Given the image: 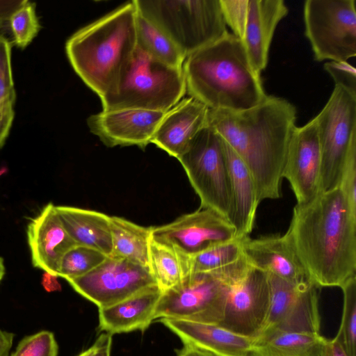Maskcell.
<instances>
[{
  "label": "cell",
  "instance_id": "cell-1",
  "mask_svg": "<svg viewBox=\"0 0 356 356\" xmlns=\"http://www.w3.org/2000/svg\"><path fill=\"white\" fill-rule=\"evenodd\" d=\"M283 236L317 287L356 275V211L339 186L296 204Z\"/></svg>",
  "mask_w": 356,
  "mask_h": 356
},
{
  "label": "cell",
  "instance_id": "cell-2",
  "mask_svg": "<svg viewBox=\"0 0 356 356\" xmlns=\"http://www.w3.org/2000/svg\"><path fill=\"white\" fill-rule=\"evenodd\" d=\"M296 120V107L286 99L273 95L243 111L209 108L207 124L245 163L259 202L281 197L282 174L297 127Z\"/></svg>",
  "mask_w": 356,
  "mask_h": 356
},
{
  "label": "cell",
  "instance_id": "cell-3",
  "mask_svg": "<svg viewBox=\"0 0 356 356\" xmlns=\"http://www.w3.org/2000/svg\"><path fill=\"white\" fill-rule=\"evenodd\" d=\"M182 69L186 92L209 109L243 111L267 97L261 74L232 33L187 56Z\"/></svg>",
  "mask_w": 356,
  "mask_h": 356
},
{
  "label": "cell",
  "instance_id": "cell-4",
  "mask_svg": "<svg viewBox=\"0 0 356 356\" xmlns=\"http://www.w3.org/2000/svg\"><path fill=\"white\" fill-rule=\"evenodd\" d=\"M137 7L127 1L81 28L66 42L73 70L99 97L112 91L137 48Z\"/></svg>",
  "mask_w": 356,
  "mask_h": 356
},
{
  "label": "cell",
  "instance_id": "cell-5",
  "mask_svg": "<svg viewBox=\"0 0 356 356\" xmlns=\"http://www.w3.org/2000/svg\"><path fill=\"white\" fill-rule=\"evenodd\" d=\"M186 93L182 67L165 65L138 45L116 87L100 97L103 111L140 109L167 112Z\"/></svg>",
  "mask_w": 356,
  "mask_h": 356
},
{
  "label": "cell",
  "instance_id": "cell-6",
  "mask_svg": "<svg viewBox=\"0 0 356 356\" xmlns=\"http://www.w3.org/2000/svg\"><path fill=\"white\" fill-rule=\"evenodd\" d=\"M138 12L186 56L229 32L220 0H134Z\"/></svg>",
  "mask_w": 356,
  "mask_h": 356
},
{
  "label": "cell",
  "instance_id": "cell-7",
  "mask_svg": "<svg viewBox=\"0 0 356 356\" xmlns=\"http://www.w3.org/2000/svg\"><path fill=\"white\" fill-rule=\"evenodd\" d=\"M316 120L321 151L320 192L339 186L348 158L356 154V89L334 85Z\"/></svg>",
  "mask_w": 356,
  "mask_h": 356
},
{
  "label": "cell",
  "instance_id": "cell-8",
  "mask_svg": "<svg viewBox=\"0 0 356 356\" xmlns=\"http://www.w3.org/2000/svg\"><path fill=\"white\" fill-rule=\"evenodd\" d=\"M177 159L200 197V208L212 209L230 221L231 188L221 136L207 124Z\"/></svg>",
  "mask_w": 356,
  "mask_h": 356
},
{
  "label": "cell",
  "instance_id": "cell-9",
  "mask_svg": "<svg viewBox=\"0 0 356 356\" xmlns=\"http://www.w3.org/2000/svg\"><path fill=\"white\" fill-rule=\"evenodd\" d=\"M305 35L318 62H347L356 55L355 0H307Z\"/></svg>",
  "mask_w": 356,
  "mask_h": 356
},
{
  "label": "cell",
  "instance_id": "cell-10",
  "mask_svg": "<svg viewBox=\"0 0 356 356\" xmlns=\"http://www.w3.org/2000/svg\"><path fill=\"white\" fill-rule=\"evenodd\" d=\"M228 291L221 268L189 273L179 285L163 292L154 318L218 325L224 317Z\"/></svg>",
  "mask_w": 356,
  "mask_h": 356
},
{
  "label": "cell",
  "instance_id": "cell-11",
  "mask_svg": "<svg viewBox=\"0 0 356 356\" xmlns=\"http://www.w3.org/2000/svg\"><path fill=\"white\" fill-rule=\"evenodd\" d=\"M229 291L222 321L218 325L255 339L265 324L270 305L266 273L243 258L229 273Z\"/></svg>",
  "mask_w": 356,
  "mask_h": 356
},
{
  "label": "cell",
  "instance_id": "cell-12",
  "mask_svg": "<svg viewBox=\"0 0 356 356\" xmlns=\"http://www.w3.org/2000/svg\"><path fill=\"white\" fill-rule=\"evenodd\" d=\"M227 25L257 72L266 67L275 31L289 10L283 0H220Z\"/></svg>",
  "mask_w": 356,
  "mask_h": 356
},
{
  "label": "cell",
  "instance_id": "cell-13",
  "mask_svg": "<svg viewBox=\"0 0 356 356\" xmlns=\"http://www.w3.org/2000/svg\"><path fill=\"white\" fill-rule=\"evenodd\" d=\"M67 282L99 309L115 305L157 285L149 268L111 256L89 273Z\"/></svg>",
  "mask_w": 356,
  "mask_h": 356
},
{
  "label": "cell",
  "instance_id": "cell-14",
  "mask_svg": "<svg viewBox=\"0 0 356 356\" xmlns=\"http://www.w3.org/2000/svg\"><path fill=\"white\" fill-rule=\"evenodd\" d=\"M267 275L270 305L259 335L273 331L319 334L318 287L312 282L295 284Z\"/></svg>",
  "mask_w": 356,
  "mask_h": 356
},
{
  "label": "cell",
  "instance_id": "cell-15",
  "mask_svg": "<svg viewBox=\"0 0 356 356\" xmlns=\"http://www.w3.org/2000/svg\"><path fill=\"white\" fill-rule=\"evenodd\" d=\"M232 223L218 212L199 208L174 221L152 227V238L190 257L235 238Z\"/></svg>",
  "mask_w": 356,
  "mask_h": 356
},
{
  "label": "cell",
  "instance_id": "cell-16",
  "mask_svg": "<svg viewBox=\"0 0 356 356\" xmlns=\"http://www.w3.org/2000/svg\"><path fill=\"white\" fill-rule=\"evenodd\" d=\"M321 163L317 127L313 118L296 128L282 174L291 185L297 204L309 202L320 192Z\"/></svg>",
  "mask_w": 356,
  "mask_h": 356
},
{
  "label": "cell",
  "instance_id": "cell-17",
  "mask_svg": "<svg viewBox=\"0 0 356 356\" xmlns=\"http://www.w3.org/2000/svg\"><path fill=\"white\" fill-rule=\"evenodd\" d=\"M165 113L140 109L102 110L89 116L87 125L107 147L134 145L144 149L151 143Z\"/></svg>",
  "mask_w": 356,
  "mask_h": 356
},
{
  "label": "cell",
  "instance_id": "cell-18",
  "mask_svg": "<svg viewBox=\"0 0 356 356\" xmlns=\"http://www.w3.org/2000/svg\"><path fill=\"white\" fill-rule=\"evenodd\" d=\"M26 234L33 266L58 277L63 255L76 244L63 225L54 204L48 203L30 220Z\"/></svg>",
  "mask_w": 356,
  "mask_h": 356
},
{
  "label": "cell",
  "instance_id": "cell-19",
  "mask_svg": "<svg viewBox=\"0 0 356 356\" xmlns=\"http://www.w3.org/2000/svg\"><path fill=\"white\" fill-rule=\"evenodd\" d=\"M242 254L252 266L290 283L312 282L298 256L284 236L241 239Z\"/></svg>",
  "mask_w": 356,
  "mask_h": 356
},
{
  "label": "cell",
  "instance_id": "cell-20",
  "mask_svg": "<svg viewBox=\"0 0 356 356\" xmlns=\"http://www.w3.org/2000/svg\"><path fill=\"white\" fill-rule=\"evenodd\" d=\"M209 108L193 97L181 99L165 113L151 143L177 159L207 125Z\"/></svg>",
  "mask_w": 356,
  "mask_h": 356
},
{
  "label": "cell",
  "instance_id": "cell-21",
  "mask_svg": "<svg viewBox=\"0 0 356 356\" xmlns=\"http://www.w3.org/2000/svg\"><path fill=\"white\" fill-rule=\"evenodd\" d=\"M159 321L184 345L216 356H252L254 339L237 334L218 325L168 318H161Z\"/></svg>",
  "mask_w": 356,
  "mask_h": 356
},
{
  "label": "cell",
  "instance_id": "cell-22",
  "mask_svg": "<svg viewBox=\"0 0 356 356\" xmlns=\"http://www.w3.org/2000/svg\"><path fill=\"white\" fill-rule=\"evenodd\" d=\"M163 291L154 285L115 305L99 309V328L111 335L141 332L155 319L157 304Z\"/></svg>",
  "mask_w": 356,
  "mask_h": 356
},
{
  "label": "cell",
  "instance_id": "cell-23",
  "mask_svg": "<svg viewBox=\"0 0 356 356\" xmlns=\"http://www.w3.org/2000/svg\"><path fill=\"white\" fill-rule=\"evenodd\" d=\"M223 144L232 195L230 221L235 228V238L241 240L249 236L252 232L260 202L254 180L248 168L224 140Z\"/></svg>",
  "mask_w": 356,
  "mask_h": 356
},
{
  "label": "cell",
  "instance_id": "cell-24",
  "mask_svg": "<svg viewBox=\"0 0 356 356\" xmlns=\"http://www.w3.org/2000/svg\"><path fill=\"white\" fill-rule=\"evenodd\" d=\"M65 229L76 245L97 250L109 257L113 245L110 216L93 210L56 206Z\"/></svg>",
  "mask_w": 356,
  "mask_h": 356
},
{
  "label": "cell",
  "instance_id": "cell-25",
  "mask_svg": "<svg viewBox=\"0 0 356 356\" xmlns=\"http://www.w3.org/2000/svg\"><path fill=\"white\" fill-rule=\"evenodd\" d=\"M325 340L320 333L269 332L254 339L252 356H319Z\"/></svg>",
  "mask_w": 356,
  "mask_h": 356
},
{
  "label": "cell",
  "instance_id": "cell-26",
  "mask_svg": "<svg viewBox=\"0 0 356 356\" xmlns=\"http://www.w3.org/2000/svg\"><path fill=\"white\" fill-rule=\"evenodd\" d=\"M113 250L110 256L149 266L152 227L137 225L125 218L110 216Z\"/></svg>",
  "mask_w": 356,
  "mask_h": 356
},
{
  "label": "cell",
  "instance_id": "cell-27",
  "mask_svg": "<svg viewBox=\"0 0 356 356\" xmlns=\"http://www.w3.org/2000/svg\"><path fill=\"white\" fill-rule=\"evenodd\" d=\"M149 261L150 271L163 292L179 285L189 273L187 257L152 236Z\"/></svg>",
  "mask_w": 356,
  "mask_h": 356
},
{
  "label": "cell",
  "instance_id": "cell-28",
  "mask_svg": "<svg viewBox=\"0 0 356 356\" xmlns=\"http://www.w3.org/2000/svg\"><path fill=\"white\" fill-rule=\"evenodd\" d=\"M136 35L137 45L150 56L169 66L182 67L186 56L162 31L138 10Z\"/></svg>",
  "mask_w": 356,
  "mask_h": 356
},
{
  "label": "cell",
  "instance_id": "cell-29",
  "mask_svg": "<svg viewBox=\"0 0 356 356\" xmlns=\"http://www.w3.org/2000/svg\"><path fill=\"white\" fill-rule=\"evenodd\" d=\"M241 255V240L234 238L188 257L189 273L213 271L235 261Z\"/></svg>",
  "mask_w": 356,
  "mask_h": 356
},
{
  "label": "cell",
  "instance_id": "cell-30",
  "mask_svg": "<svg viewBox=\"0 0 356 356\" xmlns=\"http://www.w3.org/2000/svg\"><path fill=\"white\" fill-rule=\"evenodd\" d=\"M106 257L97 250L75 245L63 255L58 277L65 280L81 277L99 266Z\"/></svg>",
  "mask_w": 356,
  "mask_h": 356
},
{
  "label": "cell",
  "instance_id": "cell-31",
  "mask_svg": "<svg viewBox=\"0 0 356 356\" xmlns=\"http://www.w3.org/2000/svg\"><path fill=\"white\" fill-rule=\"evenodd\" d=\"M343 311L340 336L348 356H356V275L348 280L341 286Z\"/></svg>",
  "mask_w": 356,
  "mask_h": 356
},
{
  "label": "cell",
  "instance_id": "cell-32",
  "mask_svg": "<svg viewBox=\"0 0 356 356\" xmlns=\"http://www.w3.org/2000/svg\"><path fill=\"white\" fill-rule=\"evenodd\" d=\"M35 8V3L25 0L8 20L13 42L19 49H25L37 36L41 29Z\"/></svg>",
  "mask_w": 356,
  "mask_h": 356
},
{
  "label": "cell",
  "instance_id": "cell-33",
  "mask_svg": "<svg viewBox=\"0 0 356 356\" xmlns=\"http://www.w3.org/2000/svg\"><path fill=\"white\" fill-rule=\"evenodd\" d=\"M58 345L53 332L42 330L24 337L10 356H57Z\"/></svg>",
  "mask_w": 356,
  "mask_h": 356
},
{
  "label": "cell",
  "instance_id": "cell-34",
  "mask_svg": "<svg viewBox=\"0 0 356 356\" xmlns=\"http://www.w3.org/2000/svg\"><path fill=\"white\" fill-rule=\"evenodd\" d=\"M15 100L11 45L3 35H0V104L6 102H15Z\"/></svg>",
  "mask_w": 356,
  "mask_h": 356
},
{
  "label": "cell",
  "instance_id": "cell-35",
  "mask_svg": "<svg viewBox=\"0 0 356 356\" xmlns=\"http://www.w3.org/2000/svg\"><path fill=\"white\" fill-rule=\"evenodd\" d=\"M324 69L332 78L334 85L356 89L355 68L348 62H327Z\"/></svg>",
  "mask_w": 356,
  "mask_h": 356
},
{
  "label": "cell",
  "instance_id": "cell-36",
  "mask_svg": "<svg viewBox=\"0 0 356 356\" xmlns=\"http://www.w3.org/2000/svg\"><path fill=\"white\" fill-rule=\"evenodd\" d=\"M339 187L351 207L356 211V154L351 155L347 160Z\"/></svg>",
  "mask_w": 356,
  "mask_h": 356
},
{
  "label": "cell",
  "instance_id": "cell-37",
  "mask_svg": "<svg viewBox=\"0 0 356 356\" xmlns=\"http://www.w3.org/2000/svg\"><path fill=\"white\" fill-rule=\"evenodd\" d=\"M15 102H7L0 104V149L4 145L13 123Z\"/></svg>",
  "mask_w": 356,
  "mask_h": 356
},
{
  "label": "cell",
  "instance_id": "cell-38",
  "mask_svg": "<svg viewBox=\"0 0 356 356\" xmlns=\"http://www.w3.org/2000/svg\"><path fill=\"white\" fill-rule=\"evenodd\" d=\"M319 356H348L338 334L332 339L325 338Z\"/></svg>",
  "mask_w": 356,
  "mask_h": 356
},
{
  "label": "cell",
  "instance_id": "cell-39",
  "mask_svg": "<svg viewBox=\"0 0 356 356\" xmlns=\"http://www.w3.org/2000/svg\"><path fill=\"white\" fill-rule=\"evenodd\" d=\"M95 350L92 356H110L112 345V335L102 334L95 342Z\"/></svg>",
  "mask_w": 356,
  "mask_h": 356
},
{
  "label": "cell",
  "instance_id": "cell-40",
  "mask_svg": "<svg viewBox=\"0 0 356 356\" xmlns=\"http://www.w3.org/2000/svg\"><path fill=\"white\" fill-rule=\"evenodd\" d=\"M25 0H0V22L8 21L10 15Z\"/></svg>",
  "mask_w": 356,
  "mask_h": 356
},
{
  "label": "cell",
  "instance_id": "cell-41",
  "mask_svg": "<svg viewBox=\"0 0 356 356\" xmlns=\"http://www.w3.org/2000/svg\"><path fill=\"white\" fill-rule=\"evenodd\" d=\"M15 334L0 328V356H9Z\"/></svg>",
  "mask_w": 356,
  "mask_h": 356
},
{
  "label": "cell",
  "instance_id": "cell-42",
  "mask_svg": "<svg viewBox=\"0 0 356 356\" xmlns=\"http://www.w3.org/2000/svg\"><path fill=\"white\" fill-rule=\"evenodd\" d=\"M177 356H216L206 350L198 348L184 345V347L177 352Z\"/></svg>",
  "mask_w": 356,
  "mask_h": 356
},
{
  "label": "cell",
  "instance_id": "cell-43",
  "mask_svg": "<svg viewBox=\"0 0 356 356\" xmlns=\"http://www.w3.org/2000/svg\"><path fill=\"white\" fill-rule=\"evenodd\" d=\"M56 276H54L51 274H49L47 272H44L43 275V283L44 285L47 286L48 288L51 289H57L59 287V284L57 282Z\"/></svg>",
  "mask_w": 356,
  "mask_h": 356
},
{
  "label": "cell",
  "instance_id": "cell-44",
  "mask_svg": "<svg viewBox=\"0 0 356 356\" xmlns=\"http://www.w3.org/2000/svg\"><path fill=\"white\" fill-rule=\"evenodd\" d=\"M95 344L94 343V344L91 347H90L87 350L81 352L80 354H79L76 356H92L95 352Z\"/></svg>",
  "mask_w": 356,
  "mask_h": 356
},
{
  "label": "cell",
  "instance_id": "cell-45",
  "mask_svg": "<svg viewBox=\"0 0 356 356\" xmlns=\"http://www.w3.org/2000/svg\"><path fill=\"white\" fill-rule=\"evenodd\" d=\"M6 273V268L4 261L2 257H0V282L3 280Z\"/></svg>",
  "mask_w": 356,
  "mask_h": 356
}]
</instances>
